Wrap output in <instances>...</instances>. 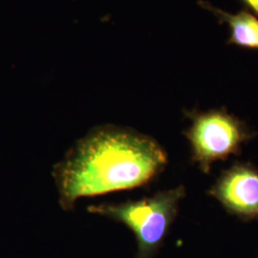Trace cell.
Returning <instances> with one entry per match:
<instances>
[{"mask_svg":"<svg viewBox=\"0 0 258 258\" xmlns=\"http://www.w3.org/2000/svg\"><path fill=\"white\" fill-rule=\"evenodd\" d=\"M166 150L155 139L114 124L95 126L53 166L52 176L63 211L83 197L140 187L161 174Z\"/></svg>","mask_w":258,"mask_h":258,"instance_id":"cell-1","label":"cell"},{"mask_svg":"<svg viewBox=\"0 0 258 258\" xmlns=\"http://www.w3.org/2000/svg\"><path fill=\"white\" fill-rule=\"evenodd\" d=\"M184 196V185H179L134 201L91 205L87 207V212L124 225L135 235L138 247L136 258H154L175 220L179 204Z\"/></svg>","mask_w":258,"mask_h":258,"instance_id":"cell-2","label":"cell"},{"mask_svg":"<svg viewBox=\"0 0 258 258\" xmlns=\"http://www.w3.org/2000/svg\"><path fill=\"white\" fill-rule=\"evenodd\" d=\"M186 116L191 123L184 134L191 160L204 173L210 172L213 163L237 154L252 137L249 127L225 108L188 111Z\"/></svg>","mask_w":258,"mask_h":258,"instance_id":"cell-3","label":"cell"},{"mask_svg":"<svg viewBox=\"0 0 258 258\" xmlns=\"http://www.w3.org/2000/svg\"><path fill=\"white\" fill-rule=\"evenodd\" d=\"M232 215L258 220V169L248 163H235L223 171L209 190Z\"/></svg>","mask_w":258,"mask_h":258,"instance_id":"cell-4","label":"cell"},{"mask_svg":"<svg viewBox=\"0 0 258 258\" xmlns=\"http://www.w3.org/2000/svg\"><path fill=\"white\" fill-rule=\"evenodd\" d=\"M204 9L212 13L220 23H227L231 28L228 44L258 50V19L246 10L231 14L216 8L207 1H199Z\"/></svg>","mask_w":258,"mask_h":258,"instance_id":"cell-5","label":"cell"},{"mask_svg":"<svg viewBox=\"0 0 258 258\" xmlns=\"http://www.w3.org/2000/svg\"><path fill=\"white\" fill-rule=\"evenodd\" d=\"M241 1L245 5V7L251 10L258 16V0H241Z\"/></svg>","mask_w":258,"mask_h":258,"instance_id":"cell-6","label":"cell"}]
</instances>
